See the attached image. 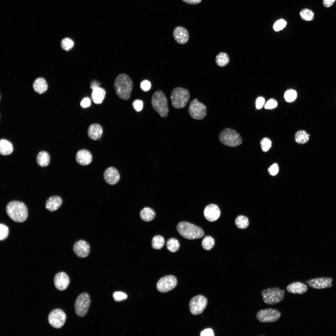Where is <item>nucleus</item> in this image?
<instances>
[{"instance_id":"1","label":"nucleus","mask_w":336,"mask_h":336,"mask_svg":"<svg viewBox=\"0 0 336 336\" xmlns=\"http://www.w3.org/2000/svg\"><path fill=\"white\" fill-rule=\"evenodd\" d=\"M133 85V81L128 75L124 73L119 74L114 83L116 95L122 100H128L130 96Z\"/></svg>"},{"instance_id":"2","label":"nucleus","mask_w":336,"mask_h":336,"mask_svg":"<svg viewBox=\"0 0 336 336\" xmlns=\"http://www.w3.org/2000/svg\"><path fill=\"white\" fill-rule=\"evenodd\" d=\"M7 213L9 217L17 222H23L28 217V210L23 202L13 201L9 203L6 207Z\"/></svg>"},{"instance_id":"3","label":"nucleus","mask_w":336,"mask_h":336,"mask_svg":"<svg viewBox=\"0 0 336 336\" xmlns=\"http://www.w3.org/2000/svg\"><path fill=\"white\" fill-rule=\"evenodd\" d=\"M176 229L181 236L189 240L200 238L204 235V232L201 228L186 222L179 223Z\"/></svg>"},{"instance_id":"4","label":"nucleus","mask_w":336,"mask_h":336,"mask_svg":"<svg viewBox=\"0 0 336 336\" xmlns=\"http://www.w3.org/2000/svg\"><path fill=\"white\" fill-rule=\"evenodd\" d=\"M151 104L154 110L162 118L166 117L169 109L166 97L161 90L155 91L152 95Z\"/></svg>"},{"instance_id":"5","label":"nucleus","mask_w":336,"mask_h":336,"mask_svg":"<svg viewBox=\"0 0 336 336\" xmlns=\"http://www.w3.org/2000/svg\"><path fill=\"white\" fill-rule=\"evenodd\" d=\"M190 99L188 90L180 87L174 88L171 91L170 99L173 107L175 109L184 108Z\"/></svg>"},{"instance_id":"6","label":"nucleus","mask_w":336,"mask_h":336,"mask_svg":"<svg viewBox=\"0 0 336 336\" xmlns=\"http://www.w3.org/2000/svg\"><path fill=\"white\" fill-rule=\"evenodd\" d=\"M218 138L223 144L231 147L238 146L242 142L240 135L235 130L229 128L222 130L219 133Z\"/></svg>"},{"instance_id":"7","label":"nucleus","mask_w":336,"mask_h":336,"mask_svg":"<svg viewBox=\"0 0 336 336\" xmlns=\"http://www.w3.org/2000/svg\"><path fill=\"white\" fill-rule=\"evenodd\" d=\"M285 290L278 287L270 288L263 290L261 295L264 301L266 304L273 305L277 304L284 298Z\"/></svg>"},{"instance_id":"8","label":"nucleus","mask_w":336,"mask_h":336,"mask_svg":"<svg viewBox=\"0 0 336 336\" xmlns=\"http://www.w3.org/2000/svg\"><path fill=\"white\" fill-rule=\"evenodd\" d=\"M188 112L193 119L202 120L207 115V107L203 103L199 101L197 98H195L190 102L188 107Z\"/></svg>"},{"instance_id":"9","label":"nucleus","mask_w":336,"mask_h":336,"mask_svg":"<svg viewBox=\"0 0 336 336\" xmlns=\"http://www.w3.org/2000/svg\"><path fill=\"white\" fill-rule=\"evenodd\" d=\"M281 316V312L276 309L268 308L261 310L256 314L257 320L261 323H270L278 320Z\"/></svg>"},{"instance_id":"10","label":"nucleus","mask_w":336,"mask_h":336,"mask_svg":"<svg viewBox=\"0 0 336 336\" xmlns=\"http://www.w3.org/2000/svg\"><path fill=\"white\" fill-rule=\"evenodd\" d=\"M91 300L89 295L86 293L80 294L77 298L74 305L76 314L83 317L87 314L90 307Z\"/></svg>"},{"instance_id":"11","label":"nucleus","mask_w":336,"mask_h":336,"mask_svg":"<svg viewBox=\"0 0 336 336\" xmlns=\"http://www.w3.org/2000/svg\"><path fill=\"white\" fill-rule=\"evenodd\" d=\"M208 303L207 298L202 295L193 297L189 303V308L191 313L194 315H199L203 311Z\"/></svg>"},{"instance_id":"12","label":"nucleus","mask_w":336,"mask_h":336,"mask_svg":"<svg viewBox=\"0 0 336 336\" xmlns=\"http://www.w3.org/2000/svg\"><path fill=\"white\" fill-rule=\"evenodd\" d=\"M177 283L176 278L174 276L169 275L161 278L158 280L156 284V288L159 292L165 293L174 288Z\"/></svg>"},{"instance_id":"13","label":"nucleus","mask_w":336,"mask_h":336,"mask_svg":"<svg viewBox=\"0 0 336 336\" xmlns=\"http://www.w3.org/2000/svg\"><path fill=\"white\" fill-rule=\"evenodd\" d=\"M66 315L61 310L56 309L52 311L48 316V320L50 324L53 327L59 329L64 324Z\"/></svg>"},{"instance_id":"14","label":"nucleus","mask_w":336,"mask_h":336,"mask_svg":"<svg viewBox=\"0 0 336 336\" xmlns=\"http://www.w3.org/2000/svg\"><path fill=\"white\" fill-rule=\"evenodd\" d=\"M333 279L331 278H320L307 280L306 283L311 287L317 289L331 287Z\"/></svg>"},{"instance_id":"15","label":"nucleus","mask_w":336,"mask_h":336,"mask_svg":"<svg viewBox=\"0 0 336 336\" xmlns=\"http://www.w3.org/2000/svg\"><path fill=\"white\" fill-rule=\"evenodd\" d=\"M203 213L205 218L211 222L217 220L221 214L220 210L218 207L213 204L207 205L204 209Z\"/></svg>"},{"instance_id":"16","label":"nucleus","mask_w":336,"mask_h":336,"mask_svg":"<svg viewBox=\"0 0 336 336\" xmlns=\"http://www.w3.org/2000/svg\"><path fill=\"white\" fill-rule=\"evenodd\" d=\"M70 283L69 278L64 272L57 273L54 278V283L55 287L60 291H63L67 288Z\"/></svg>"},{"instance_id":"17","label":"nucleus","mask_w":336,"mask_h":336,"mask_svg":"<svg viewBox=\"0 0 336 336\" xmlns=\"http://www.w3.org/2000/svg\"><path fill=\"white\" fill-rule=\"evenodd\" d=\"M90 249L89 244L83 240L77 241L73 246V250L75 253L80 258L86 257L89 253Z\"/></svg>"},{"instance_id":"18","label":"nucleus","mask_w":336,"mask_h":336,"mask_svg":"<svg viewBox=\"0 0 336 336\" xmlns=\"http://www.w3.org/2000/svg\"><path fill=\"white\" fill-rule=\"evenodd\" d=\"M173 36L176 42L180 44H185L189 38V34L187 30L185 28L180 26H177L174 29Z\"/></svg>"},{"instance_id":"19","label":"nucleus","mask_w":336,"mask_h":336,"mask_svg":"<svg viewBox=\"0 0 336 336\" xmlns=\"http://www.w3.org/2000/svg\"><path fill=\"white\" fill-rule=\"evenodd\" d=\"M104 177L105 181L110 185L116 184L120 178L118 170L114 167H110L105 170Z\"/></svg>"},{"instance_id":"20","label":"nucleus","mask_w":336,"mask_h":336,"mask_svg":"<svg viewBox=\"0 0 336 336\" xmlns=\"http://www.w3.org/2000/svg\"><path fill=\"white\" fill-rule=\"evenodd\" d=\"M77 162L82 166L89 164L92 160V156L91 152L86 149H81L78 151L76 156Z\"/></svg>"},{"instance_id":"21","label":"nucleus","mask_w":336,"mask_h":336,"mask_svg":"<svg viewBox=\"0 0 336 336\" xmlns=\"http://www.w3.org/2000/svg\"><path fill=\"white\" fill-rule=\"evenodd\" d=\"M286 289L289 293L302 294L307 291L308 287L306 285L302 282H296L289 284L287 286Z\"/></svg>"},{"instance_id":"22","label":"nucleus","mask_w":336,"mask_h":336,"mask_svg":"<svg viewBox=\"0 0 336 336\" xmlns=\"http://www.w3.org/2000/svg\"><path fill=\"white\" fill-rule=\"evenodd\" d=\"M87 134L92 140H97L101 138L103 134V129L101 125L98 124H91L88 127Z\"/></svg>"},{"instance_id":"23","label":"nucleus","mask_w":336,"mask_h":336,"mask_svg":"<svg viewBox=\"0 0 336 336\" xmlns=\"http://www.w3.org/2000/svg\"><path fill=\"white\" fill-rule=\"evenodd\" d=\"M62 200L58 196H53L46 201L45 207L49 211L53 212L58 209L61 205Z\"/></svg>"},{"instance_id":"24","label":"nucleus","mask_w":336,"mask_h":336,"mask_svg":"<svg viewBox=\"0 0 336 336\" xmlns=\"http://www.w3.org/2000/svg\"><path fill=\"white\" fill-rule=\"evenodd\" d=\"M106 94V91L103 88L99 87L92 90L91 98L93 102L96 104H100L103 101Z\"/></svg>"},{"instance_id":"25","label":"nucleus","mask_w":336,"mask_h":336,"mask_svg":"<svg viewBox=\"0 0 336 336\" xmlns=\"http://www.w3.org/2000/svg\"><path fill=\"white\" fill-rule=\"evenodd\" d=\"M33 86L34 91L40 94L45 92L48 88V85L46 81L42 77L36 79L33 83Z\"/></svg>"},{"instance_id":"26","label":"nucleus","mask_w":336,"mask_h":336,"mask_svg":"<svg viewBox=\"0 0 336 336\" xmlns=\"http://www.w3.org/2000/svg\"><path fill=\"white\" fill-rule=\"evenodd\" d=\"M140 216L142 220L145 222H150L155 217L156 213L154 210L148 207L143 208L140 212Z\"/></svg>"},{"instance_id":"27","label":"nucleus","mask_w":336,"mask_h":336,"mask_svg":"<svg viewBox=\"0 0 336 336\" xmlns=\"http://www.w3.org/2000/svg\"><path fill=\"white\" fill-rule=\"evenodd\" d=\"M13 145L11 142L5 139H2L0 141V153L2 155L10 154L13 151Z\"/></svg>"},{"instance_id":"28","label":"nucleus","mask_w":336,"mask_h":336,"mask_svg":"<svg viewBox=\"0 0 336 336\" xmlns=\"http://www.w3.org/2000/svg\"><path fill=\"white\" fill-rule=\"evenodd\" d=\"M50 157L48 153L46 152L42 151L38 154L36 161L38 164L41 167H45L49 163Z\"/></svg>"},{"instance_id":"29","label":"nucleus","mask_w":336,"mask_h":336,"mask_svg":"<svg viewBox=\"0 0 336 336\" xmlns=\"http://www.w3.org/2000/svg\"><path fill=\"white\" fill-rule=\"evenodd\" d=\"M295 141L300 144L307 143L309 139V136L304 130H300L296 132L295 135Z\"/></svg>"},{"instance_id":"30","label":"nucleus","mask_w":336,"mask_h":336,"mask_svg":"<svg viewBox=\"0 0 336 336\" xmlns=\"http://www.w3.org/2000/svg\"><path fill=\"white\" fill-rule=\"evenodd\" d=\"M215 61L218 66L221 67H224L229 62V57L226 53L221 52L216 56Z\"/></svg>"},{"instance_id":"31","label":"nucleus","mask_w":336,"mask_h":336,"mask_svg":"<svg viewBox=\"0 0 336 336\" xmlns=\"http://www.w3.org/2000/svg\"><path fill=\"white\" fill-rule=\"evenodd\" d=\"M180 245L178 240L175 238L169 239L167 241L166 247L167 250L172 253L177 251L179 249Z\"/></svg>"},{"instance_id":"32","label":"nucleus","mask_w":336,"mask_h":336,"mask_svg":"<svg viewBox=\"0 0 336 336\" xmlns=\"http://www.w3.org/2000/svg\"><path fill=\"white\" fill-rule=\"evenodd\" d=\"M236 226L239 229H244L248 227L249 225L248 218L245 216L241 215L237 216L235 220Z\"/></svg>"},{"instance_id":"33","label":"nucleus","mask_w":336,"mask_h":336,"mask_svg":"<svg viewBox=\"0 0 336 336\" xmlns=\"http://www.w3.org/2000/svg\"><path fill=\"white\" fill-rule=\"evenodd\" d=\"M165 241L164 237L160 235L154 236L152 240V246L156 250L161 249L164 246Z\"/></svg>"},{"instance_id":"34","label":"nucleus","mask_w":336,"mask_h":336,"mask_svg":"<svg viewBox=\"0 0 336 336\" xmlns=\"http://www.w3.org/2000/svg\"><path fill=\"white\" fill-rule=\"evenodd\" d=\"M214 245V239L209 236H205L202 241V245L203 248L206 250H209L212 249Z\"/></svg>"},{"instance_id":"35","label":"nucleus","mask_w":336,"mask_h":336,"mask_svg":"<svg viewBox=\"0 0 336 336\" xmlns=\"http://www.w3.org/2000/svg\"><path fill=\"white\" fill-rule=\"evenodd\" d=\"M299 14L301 19L305 21H311L314 19V13L311 10L309 9L305 8L302 9Z\"/></svg>"},{"instance_id":"36","label":"nucleus","mask_w":336,"mask_h":336,"mask_svg":"<svg viewBox=\"0 0 336 336\" xmlns=\"http://www.w3.org/2000/svg\"><path fill=\"white\" fill-rule=\"evenodd\" d=\"M74 45V43L73 40L68 38L63 39L61 42V45L62 48L67 51H69L72 49Z\"/></svg>"},{"instance_id":"37","label":"nucleus","mask_w":336,"mask_h":336,"mask_svg":"<svg viewBox=\"0 0 336 336\" xmlns=\"http://www.w3.org/2000/svg\"><path fill=\"white\" fill-rule=\"evenodd\" d=\"M261 148L264 152H268L271 148L272 142L268 138L265 137L263 138L260 142Z\"/></svg>"},{"instance_id":"38","label":"nucleus","mask_w":336,"mask_h":336,"mask_svg":"<svg viewBox=\"0 0 336 336\" xmlns=\"http://www.w3.org/2000/svg\"><path fill=\"white\" fill-rule=\"evenodd\" d=\"M297 97L296 91L293 90L291 89L287 90L285 93L284 97L285 100L288 102H291L294 101Z\"/></svg>"},{"instance_id":"39","label":"nucleus","mask_w":336,"mask_h":336,"mask_svg":"<svg viewBox=\"0 0 336 336\" xmlns=\"http://www.w3.org/2000/svg\"><path fill=\"white\" fill-rule=\"evenodd\" d=\"M9 232L8 227L5 225L1 223L0 225V240H3L6 239Z\"/></svg>"},{"instance_id":"40","label":"nucleus","mask_w":336,"mask_h":336,"mask_svg":"<svg viewBox=\"0 0 336 336\" xmlns=\"http://www.w3.org/2000/svg\"><path fill=\"white\" fill-rule=\"evenodd\" d=\"M113 297L115 301H120L126 299L128 296L125 293L123 292L117 291L113 293Z\"/></svg>"},{"instance_id":"41","label":"nucleus","mask_w":336,"mask_h":336,"mask_svg":"<svg viewBox=\"0 0 336 336\" xmlns=\"http://www.w3.org/2000/svg\"><path fill=\"white\" fill-rule=\"evenodd\" d=\"M287 24V22L284 20L280 19L275 23L273 26V28L275 31H279L285 27Z\"/></svg>"},{"instance_id":"42","label":"nucleus","mask_w":336,"mask_h":336,"mask_svg":"<svg viewBox=\"0 0 336 336\" xmlns=\"http://www.w3.org/2000/svg\"><path fill=\"white\" fill-rule=\"evenodd\" d=\"M133 109L137 112H140L143 108V102L141 100H136L134 101L132 103Z\"/></svg>"},{"instance_id":"43","label":"nucleus","mask_w":336,"mask_h":336,"mask_svg":"<svg viewBox=\"0 0 336 336\" xmlns=\"http://www.w3.org/2000/svg\"><path fill=\"white\" fill-rule=\"evenodd\" d=\"M140 87L143 91H147L150 89L151 87V83L148 80H143L140 83Z\"/></svg>"},{"instance_id":"44","label":"nucleus","mask_w":336,"mask_h":336,"mask_svg":"<svg viewBox=\"0 0 336 336\" xmlns=\"http://www.w3.org/2000/svg\"><path fill=\"white\" fill-rule=\"evenodd\" d=\"M278 105L277 101L274 99H270L266 102L264 105L266 109H271L276 108Z\"/></svg>"},{"instance_id":"45","label":"nucleus","mask_w":336,"mask_h":336,"mask_svg":"<svg viewBox=\"0 0 336 336\" xmlns=\"http://www.w3.org/2000/svg\"><path fill=\"white\" fill-rule=\"evenodd\" d=\"M268 170L270 175L272 176L276 175L278 172V166L277 164H273L270 166Z\"/></svg>"},{"instance_id":"46","label":"nucleus","mask_w":336,"mask_h":336,"mask_svg":"<svg viewBox=\"0 0 336 336\" xmlns=\"http://www.w3.org/2000/svg\"><path fill=\"white\" fill-rule=\"evenodd\" d=\"M265 102V99L262 97H259L255 101L256 107L257 109H260L262 108Z\"/></svg>"},{"instance_id":"47","label":"nucleus","mask_w":336,"mask_h":336,"mask_svg":"<svg viewBox=\"0 0 336 336\" xmlns=\"http://www.w3.org/2000/svg\"><path fill=\"white\" fill-rule=\"evenodd\" d=\"M91 104V101L88 97L84 98L81 101L80 105L82 108H85L90 106Z\"/></svg>"},{"instance_id":"48","label":"nucleus","mask_w":336,"mask_h":336,"mask_svg":"<svg viewBox=\"0 0 336 336\" xmlns=\"http://www.w3.org/2000/svg\"><path fill=\"white\" fill-rule=\"evenodd\" d=\"M200 335L201 336H213L214 335L212 330L211 329L208 328L201 331Z\"/></svg>"},{"instance_id":"49","label":"nucleus","mask_w":336,"mask_h":336,"mask_svg":"<svg viewBox=\"0 0 336 336\" xmlns=\"http://www.w3.org/2000/svg\"><path fill=\"white\" fill-rule=\"evenodd\" d=\"M100 83L96 80H92L90 83V87L92 90L95 88L100 87Z\"/></svg>"},{"instance_id":"50","label":"nucleus","mask_w":336,"mask_h":336,"mask_svg":"<svg viewBox=\"0 0 336 336\" xmlns=\"http://www.w3.org/2000/svg\"><path fill=\"white\" fill-rule=\"evenodd\" d=\"M336 0H323V3L324 6L326 7H329L332 6Z\"/></svg>"},{"instance_id":"51","label":"nucleus","mask_w":336,"mask_h":336,"mask_svg":"<svg viewBox=\"0 0 336 336\" xmlns=\"http://www.w3.org/2000/svg\"><path fill=\"white\" fill-rule=\"evenodd\" d=\"M185 2L190 4H196L200 3L202 0H182Z\"/></svg>"}]
</instances>
